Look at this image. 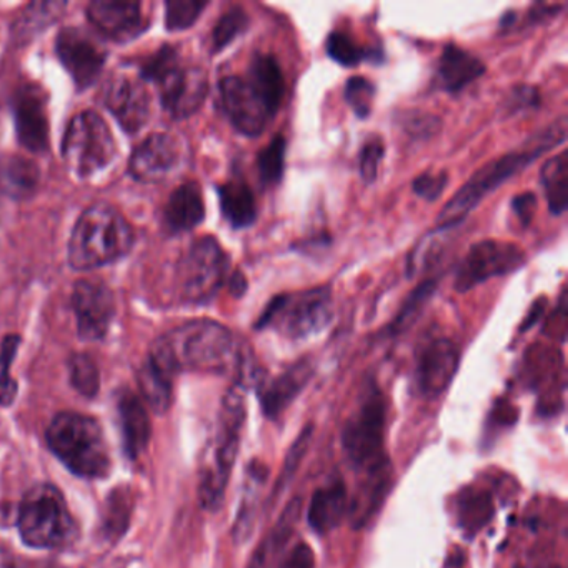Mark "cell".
<instances>
[{
	"instance_id": "obj_1",
	"label": "cell",
	"mask_w": 568,
	"mask_h": 568,
	"mask_svg": "<svg viewBox=\"0 0 568 568\" xmlns=\"http://www.w3.org/2000/svg\"><path fill=\"white\" fill-rule=\"evenodd\" d=\"M149 361L174 377L178 372H209L239 377L252 374L244 348L232 331L211 318L185 322L152 345Z\"/></svg>"
},
{
	"instance_id": "obj_2",
	"label": "cell",
	"mask_w": 568,
	"mask_h": 568,
	"mask_svg": "<svg viewBox=\"0 0 568 568\" xmlns=\"http://www.w3.org/2000/svg\"><path fill=\"white\" fill-rule=\"evenodd\" d=\"M565 141H567V119L560 118L534 138L528 139L521 149L507 152L481 165L444 205L435 222V234L460 225L488 194L497 191L505 182L520 174L528 165L534 164L541 155L564 144Z\"/></svg>"
},
{
	"instance_id": "obj_3",
	"label": "cell",
	"mask_w": 568,
	"mask_h": 568,
	"mask_svg": "<svg viewBox=\"0 0 568 568\" xmlns=\"http://www.w3.org/2000/svg\"><path fill=\"white\" fill-rule=\"evenodd\" d=\"M134 229L119 209L95 202L72 231L68 261L74 271H92L124 257L134 247Z\"/></svg>"
},
{
	"instance_id": "obj_4",
	"label": "cell",
	"mask_w": 568,
	"mask_h": 568,
	"mask_svg": "<svg viewBox=\"0 0 568 568\" xmlns=\"http://www.w3.org/2000/svg\"><path fill=\"white\" fill-rule=\"evenodd\" d=\"M49 448L74 475L104 478L111 471V454L95 418L75 412L55 415L49 425Z\"/></svg>"
},
{
	"instance_id": "obj_5",
	"label": "cell",
	"mask_w": 568,
	"mask_h": 568,
	"mask_svg": "<svg viewBox=\"0 0 568 568\" xmlns=\"http://www.w3.org/2000/svg\"><path fill=\"white\" fill-rule=\"evenodd\" d=\"M245 398L241 385H234L225 394L219 417L217 434L211 454L205 460L199 485V498L205 510H217L224 501L225 488L239 454L242 428L245 424Z\"/></svg>"
},
{
	"instance_id": "obj_6",
	"label": "cell",
	"mask_w": 568,
	"mask_h": 568,
	"mask_svg": "<svg viewBox=\"0 0 568 568\" xmlns=\"http://www.w3.org/2000/svg\"><path fill=\"white\" fill-rule=\"evenodd\" d=\"M332 285L275 295L255 322L257 331H272L291 341H305L324 332L334 321Z\"/></svg>"
},
{
	"instance_id": "obj_7",
	"label": "cell",
	"mask_w": 568,
	"mask_h": 568,
	"mask_svg": "<svg viewBox=\"0 0 568 568\" xmlns=\"http://www.w3.org/2000/svg\"><path fill=\"white\" fill-rule=\"evenodd\" d=\"M141 78L158 85L162 105L178 121L194 115L209 94L207 72L182 64L181 55L171 45L159 49L144 62Z\"/></svg>"
},
{
	"instance_id": "obj_8",
	"label": "cell",
	"mask_w": 568,
	"mask_h": 568,
	"mask_svg": "<svg viewBox=\"0 0 568 568\" xmlns=\"http://www.w3.org/2000/svg\"><path fill=\"white\" fill-rule=\"evenodd\" d=\"M22 540L32 548H59L75 535V521L54 485H38L22 498L18 511Z\"/></svg>"
},
{
	"instance_id": "obj_9",
	"label": "cell",
	"mask_w": 568,
	"mask_h": 568,
	"mask_svg": "<svg viewBox=\"0 0 568 568\" xmlns=\"http://www.w3.org/2000/svg\"><path fill=\"white\" fill-rule=\"evenodd\" d=\"M385 412L382 395L377 390L368 392L342 434L348 460L367 477L390 474L384 448Z\"/></svg>"
},
{
	"instance_id": "obj_10",
	"label": "cell",
	"mask_w": 568,
	"mask_h": 568,
	"mask_svg": "<svg viewBox=\"0 0 568 568\" xmlns=\"http://www.w3.org/2000/svg\"><path fill=\"white\" fill-rule=\"evenodd\" d=\"M62 155L72 174L91 178L112 164L118 144L101 115L81 112L72 119L62 141Z\"/></svg>"
},
{
	"instance_id": "obj_11",
	"label": "cell",
	"mask_w": 568,
	"mask_h": 568,
	"mask_svg": "<svg viewBox=\"0 0 568 568\" xmlns=\"http://www.w3.org/2000/svg\"><path fill=\"white\" fill-rule=\"evenodd\" d=\"M231 258L215 237H202L179 262L178 281L182 301L207 304L229 281Z\"/></svg>"
},
{
	"instance_id": "obj_12",
	"label": "cell",
	"mask_w": 568,
	"mask_h": 568,
	"mask_svg": "<svg viewBox=\"0 0 568 568\" xmlns=\"http://www.w3.org/2000/svg\"><path fill=\"white\" fill-rule=\"evenodd\" d=\"M527 264V255L511 242H477L468 248L455 271L454 288L458 294H467L471 288L495 277H505L520 271Z\"/></svg>"
},
{
	"instance_id": "obj_13",
	"label": "cell",
	"mask_w": 568,
	"mask_h": 568,
	"mask_svg": "<svg viewBox=\"0 0 568 568\" xmlns=\"http://www.w3.org/2000/svg\"><path fill=\"white\" fill-rule=\"evenodd\" d=\"M219 92L225 118L245 138H258L275 118L261 92L247 78L227 75L219 82Z\"/></svg>"
},
{
	"instance_id": "obj_14",
	"label": "cell",
	"mask_w": 568,
	"mask_h": 568,
	"mask_svg": "<svg viewBox=\"0 0 568 568\" xmlns=\"http://www.w3.org/2000/svg\"><path fill=\"white\" fill-rule=\"evenodd\" d=\"M72 307L82 341L95 342L105 337L115 315V297L104 282L79 281L72 294Z\"/></svg>"
},
{
	"instance_id": "obj_15",
	"label": "cell",
	"mask_w": 568,
	"mask_h": 568,
	"mask_svg": "<svg viewBox=\"0 0 568 568\" xmlns=\"http://www.w3.org/2000/svg\"><path fill=\"white\" fill-rule=\"evenodd\" d=\"M460 365V351L450 338H432L422 345L415 365V385L425 397H438L447 390Z\"/></svg>"
},
{
	"instance_id": "obj_16",
	"label": "cell",
	"mask_w": 568,
	"mask_h": 568,
	"mask_svg": "<svg viewBox=\"0 0 568 568\" xmlns=\"http://www.w3.org/2000/svg\"><path fill=\"white\" fill-rule=\"evenodd\" d=\"M105 105L125 132L141 131L151 115V98L144 79L125 72L115 74L105 89Z\"/></svg>"
},
{
	"instance_id": "obj_17",
	"label": "cell",
	"mask_w": 568,
	"mask_h": 568,
	"mask_svg": "<svg viewBox=\"0 0 568 568\" xmlns=\"http://www.w3.org/2000/svg\"><path fill=\"white\" fill-rule=\"evenodd\" d=\"M55 52L79 89L91 88L98 81L108 59L98 41L74 28L59 34Z\"/></svg>"
},
{
	"instance_id": "obj_18",
	"label": "cell",
	"mask_w": 568,
	"mask_h": 568,
	"mask_svg": "<svg viewBox=\"0 0 568 568\" xmlns=\"http://www.w3.org/2000/svg\"><path fill=\"white\" fill-rule=\"evenodd\" d=\"M182 161L181 141L171 134H152L145 139L129 162V171L142 184L165 181Z\"/></svg>"
},
{
	"instance_id": "obj_19",
	"label": "cell",
	"mask_w": 568,
	"mask_h": 568,
	"mask_svg": "<svg viewBox=\"0 0 568 568\" xmlns=\"http://www.w3.org/2000/svg\"><path fill=\"white\" fill-rule=\"evenodd\" d=\"M16 131L28 151L42 154L49 149L48 102L38 85H24L16 94Z\"/></svg>"
},
{
	"instance_id": "obj_20",
	"label": "cell",
	"mask_w": 568,
	"mask_h": 568,
	"mask_svg": "<svg viewBox=\"0 0 568 568\" xmlns=\"http://www.w3.org/2000/svg\"><path fill=\"white\" fill-rule=\"evenodd\" d=\"M89 21L105 38L125 42L144 31L141 4L124 0H95L88 8Z\"/></svg>"
},
{
	"instance_id": "obj_21",
	"label": "cell",
	"mask_w": 568,
	"mask_h": 568,
	"mask_svg": "<svg viewBox=\"0 0 568 568\" xmlns=\"http://www.w3.org/2000/svg\"><path fill=\"white\" fill-rule=\"evenodd\" d=\"M487 72L481 59L457 44H447L437 62V82L442 91L448 94L458 92L474 84Z\"/></svg>"
},
{
	"instance_id": "obj_22",
	"label": "cell",
	"mask_w": 568,
	"mask_h": 568,
	"mask_svg": "<svg viewBox=\"0 0 568 568\" xmlns=\"http://www.w3.org/2000/svg\"><path fill=\"white\" fill-rule=\"evenodd\" d=\"M118 412L125 454L135 460L151 440V422H149L148 410L138 394L124 388L118 395Z\"/></svg>"
},
{
	"instance_id": "obj_23",
	"label": "cell",
	"mask_w": 568,
	"mask_h": 568,
	"mask_svg": "<svg viewBox=\"0 0 568 568\" xmlns=\"http://www.w3.org/2000/svg\"><path fill=\"white\" fill-rule=\"evenodd\" d=\"M312 375H314V367L307 358L291 365L284 374L278 375L262 392L261 402L265 414L268 417L277 418L304 390L305 385L311 382Z\"/></svg>"
},
{
	"instance_id": "obj_24",
	"label": "cell",
	"mask_w": 568,
	"mask_h": 568,
	"mask_svg": "<svg viewBox=\"0 0 568 568\" xmlns=\"http://www.w3.org/2000/svg\"><path fill=\"white\" fill-rule=\"evenodd\" d=\"M204 195L197 182H185L175 189L164 209L165 225L172 232H189L204 222Z\"/></svg>"
},
{
	"instance_id": "obj_25",
	"label": "cell",
	"mask_w": 568,
	"mask_h": 568,
	"mask_svg": "<svg viewBox=\"0 0 568 568\" xmlns=\"http://www.w3.org/2000/svg\"><path fill=\"white\" fill-rule=\"evenodd\" d=\"M348 508H351V501H348L344 481H332L318 488L312 497L307 510L308 524L317 534H327L341 524Z\"/></svg>"
},
{
	"instance_id": "obj_26",
	"label": "cell",
	"mask_w": 568,
	"mask_h": 568,
	"mask_svg": "<svg viewBox=\"0 0 568 568\" xmlns=\"http://www.w3.org/2000/svg\"><path fill=\"white\" fill-rule=\"evenodd\" d=\"M217 192L222 215L234 231L252 227L257 222V202L251 185L244 179H231L219 185Z\"/></svg>"
},
{
	"instance_id": "obj_27",
	"label": "cell",
	"mask_w": 568,
	"mask_h": 568,
	"mask_svg": "<svg viewBox=\"0 0 568 568\" xmlns=\"http://www.w3.org/2000/svg\"><path fill=\"white\" fill-rule=\"evenodd\" d=\"M245 78L261 92L268 109L277 115L285 95V81L277 59L271 54H255Z\"/></svg>"
},
{
	"instance_id": "obj_28",
	"label": "cell",
	"mask_w": 568,
	"mask_h": 568,
	"mask_svg": "<svg viewBox=\"0 0 568 568\" xmlns=\"http://www.w3.org/2000/svg\"><path fill=\"white\" fill-rule=\"evenodd\" d=\"M39 184V168L22 158H8L0 162V191L12 199H28Z\"/></svg>"
},
{
	"instance_id": "obj_29",
	"label": "cell",
	"mask_w": 568,
	"mask_h": 568,
	"mask_svg": "<svg viewBox=\"0 0 568 568\" xmlns=\"http://www.w3.org/2000/svg\"><path fill=\"white\" fill-rule=\"evenodd\" d=\"M540 182L544 185L545 199L551 214H565L568 207V159L567 151H561L555 158L548 159L540 171Z\"/></svg>"
},
{
	"instance_id": "obj_30",
	"label": "cell",
	"mask_w": 568,
	"mask_h": 568,
	"mask_svg": "<svg viewBox=\"0 0 568 568\" xmlns=\"http://www.w3.org/2000/svg\"><path fill=\"white\" fill-rule=\"evenodd\" d=\"M327 55L342 68H357L362 62H381L384 61V52L382 49L365 48L354 41V38L342 31H334L328 34L325 42Z\"/></svg>"
},
{
	"instance_id": "obj_31",
	"label": "cell",
	"mask_w": 568,
	"mask_h": 568,
	"mask_svg": "<svg viewBox=\"0 0 568 568\" xmlns=\"http://www.w3.org/2000/svg\"><path fill=\"white\" fill-rule=\"evenodd\" d=\"M139 390L152 410L164 414L172 404V377L151 361H145L138 372Z\"/></svg>"
},
{
	"instance_id": "obj_32",
	"label": "cell",
	"mask_w": 568,
	"mask_h": 568,
	"mask_svg": "<svg viewBox=\"0 0 568 568\" xmlns=\"http://www.w3.org/2000/svg\"><path fill=\"white\" fill-rule=\"evenodd\" d=\"M64 8V2H36L29 6L12 29L16 41L29 42L42 29H48L52 22L58 21Z\"/></svg>"
},
{
	"instance_id": "obj_33",
	"label": "cell",
	"mask_w": 568,
	"mask_h": 568,
	"mask_svg": "<svg viewBox=\"0 0 568 568\" xmlns=\"http://www.w3.org/2000/svg\"><path fill=\"white\" fill-rule=\"evenodd\" d=\"M437 285V278H428V281L422 282L408 294L407 301L402 304L400 311L397 312L394 321L387 327L388 335L394 337V335L404 334L407 328L415 324L418 315L424 311L425 304L434 297Z\"/></svg>"
},
{
	"instance_id": "obj_34",
	"label": "cell",
	"mask_w": 568,
	"mask_h": 568,
	"mask_svg": "<svg viewBox=\"0 0 568 568\" xmlns=\"http://www.w3.org/2000/svg\"><path fill=\"white\" fill-rule=\"evenodd\" d=\"M285 155H287V139L282 134L274 135L272 141L258 152L257 172L264 187L281 184L285 172Z\"/></svg>"
},
{
	"instance_id": "obj_35",
	"label": "cell",
	"mask_w": 568,
	"mask_h": 568,
	"mask_svg": "<svg viewBox=\"0 0 568 568\" xmlns=\"http://www.w3.org/2000/svg\"><path fill=\"white\" fill-rule=\"evenodd\" d=\"M265 470L252 467L247 475V484H245L244 495H242L241 508H239L237 520L234 524V537L237 541H245L251 537L255 525V505H257L258 488L264 485Z\"/></svg>"
},
{
	"instance_id": "obj_36",
	"label": "cell",
	"mask_w": 568,
	"mask_h": 568,
	"mask_svg": "<svg viewBox=\"0 0 568 568\" xmlns=\"http://www.w3.org/2000/svg\"><path fill=\"white\" fill-rule=\"evenodd\" d=\"M251 26V16L242 6H232L219 19L212 32V51L221 52L227 49L235 39L247 32Z\"/></svg>"
},
{
	"instance_id": "obj_37",
	"label": "cell",
	"mask_w": 568,
	"mask_h": 568,
	"mask_svg": "<svg viewBox=\"0 0 568 568\" xmlns=\"http://www.w3.org/2000/svg\"><path fill=\"white\" fill-rule=\"evenodd\" d=\"M398 124L412 141H428L442 131L444 122L438 115L414 109V111L400 112Z\"/></svg>"
},
{
	"instance_id": "obj_38",
	"label": "cell",
	"mask_w": 568,
	"mask_h": 568,
	"mask_svg": "<svg viewBox=\"0 0 568 568\" xmlns=\"http://www.w3.org/2000/svg\"><path fill=\"white\" fill-rule=\"evenodd\" d=\"M71 382L75 390L84 397H95L101 387V377L95 362L89 355L75 354L69 361Z\"/></svg>"
},
{
	"instance_id": "obj_39",
	"label": "cell",
	"mask_w": 568,
	"mask_h": 568,
	"mask_svg": "<svg viewBox=\"0 0 568 568\" xmlns=\"http://www.w3.org/2000/svg\"><path fill=\"white\" fill-rule=\"evenodd\" d=\"M21 337L8 335L0 351V405L9 407L18 397V382L11 377V365L18 354Z\"/></svg>"
},
{
	"instance_id": "obj_40",
	"label": "cell",
	"mask_w": 568,
	"mask_h": 568,
	"mask_svg": "<svg viewBox=\"0 0 568 568\" xmlns=\"http://www.w3.org/2000/svg\"><path fill=\"white\" fill-rule=\"evenodd\" d=\"M375 95H377V85L362 75L351 78L345 84L344 99L351 105L354 114L358 119H367L374 109Z\"/></svg>"
},
{
	"instance_id": "obj_41",
	"label": "cell",
	"mask_w": 568,
	"mask_h": 568,
	"mask_svg": "<svg viewBox=\"0 0 568 568\" xmlns=\"http://www.w3.org/2000/svg\"><path fill=\"white\" fill-rule=\"evenodd\" d=\"M207 6L201 0H171L165 4V26L171 32L191 29Z\"/></svg>"
},
{
	"instance_id": "obj_42",
	"label": "cell",
	"mask_w": 568,
	"mask_h": 568,
	"mask_svg": "<svg viewBox=\"0 0 568 568\" xmlns=\"http://www.w3.org/2000/svg\"><path fill=\"white\" fill-rule=\"evenodd\" d=\"M385 155L384 139L378 135H372L362 145L358 152V172H361L362 181L365 184H374L378 178V169H381L382 159Z\"/></svg>"
},
{
	"instance_id": "obj_43",
	"label": "cell",
	"mask_w": 568,
	"mask_h": 568,
	"mask_svg": "<svg viewBox=\"0 0 568 568\" xmlns=\"http://www.w3.org/2000/svg\"><path fill=\"white\" fill-rule=\"evenodd\" d=\"M448 184V174L445 171L425 172L412 182V191L415 195L427 202H435L442 197Z\"/></svg>"
},
{
	"instance_id": "obj_44",
	"label": "cell",
	"mask_w": 568,
	"mask_h": 568,
	"mask_svg": "<svg viewBox=\"0 0 568 568\" xmlns=\"http://www.w3.org/2000/svg\"><path fill=\"white\" fill-rule=\"evenodd\" d=\"M541 104V94L535 85L518 84L508 92L505 109L508 114H518V112L538 109Z\"/></svg>"
},
{
	"instance_id": "obj_45",
	"label": "cell",
	"mask_w": 568,
	"mask_h": 568,
	"mask_svg": "<svg viewBox=\"0 0 568 568\" xmlns=\"http://www.w3.org/2000/svg\"><path fill=\"white\" fill-rule=\"evenodd\" d=\"M311 428L302 432L301 437L297 438L294 445H292L291 454H288L287 462H285L284 470H282L281 480L277 484V490L284 488V484L294 477L295 470H297L298 464L304 458L305 452H307L308 444H311Z\"/></svg>"
},
{
	"instance_id": "obj_46",
	"label": "cell",
	"mask_w": 568,
	"mask_h": 568,
	"mask_svg": "<svg viewBox=\"0 0 568 568\" xmlns=\"http://www.w3.org/2000/svg\"><path fill=\"white\" fill-rule=\"evenodd\" d=\"M277 568H315L314 551L307 544L294 545L284 558H278Z\"/></svg>"
},
{
	"instance_id": "obj_47",
	"label": "cell",
	"mask_w": 568,
	"mask_h": 568,
	"mask_svg": "<svg viewBox=\"0 0 568 568\" xmlns=\"http://www.w3.org/2000/svg\"><path fill=\"white\" fill-rule=\"evenodd\" d=\"M511 211L517 215L518 221L524 227H528L534 221L535 211H537V195L534 192H524L511 199Z\"/></svg>"
},
{
	"instance_id": "obj_48",
	"label": "cell",
	"mask_w": 568,
	"mask_h": 568,
	"mask_svg": "<svg viewBox=\"0 0 568 568\" xmlns=\"http://www.w3.org/2000/svg\"><path fill=\"white\" fill-rule=\"evenodd\" d=\"M247 278H245L241 271H235L231 278H229V288H231V294L234 297H242L247 292Z\"/></svg>"
},
{
	"instance_id": "obj_49",
	"label": "cell",
	"mask_w": 568,
	"mask_h": 568,
	"mask_svg": "<svg viewBox=\"0 0 568 568\" xmlns=\"http://www.w3.org/2000/svg\"><path fill=\"white\" fill-rule=\"evenodd\" d=\"M544 304L545 298L544 301H541L540 298V301H538L537 304L531 305L530 315H528V317L525 318L524 328H530L531 325H534L535 322H537L538 318H540V315L544 314L545 311Z\"/></svg>"
},
{
	"instance_id": "obj_50",
	"label": "cell",
	"mask_w": 568,
	"mask_h": 568,
	"mask_svg": "<svg viewBox=\"0 0 568 568\" xmlns=\"http://www.w3.org/2000/svg\"><path fill=\"white\" fill-rule=\"evenodd\" d=\"M0 568H28L24 565L19 564L16 558L9 557V555L0 554Z\"/></svg>"
},
{
	"instance_id": "obj_51",
	"label": "cell",
	"mask_w": 568,
	"mask_h": 568,
	"mask_svg": "<svg viewBox=\"0 0 568 568\" xmlns=\"http://www.w3.org/2000/svg\"><path fill=\"white\" fill-rule=\"evenodd\" d=\"M39 568H58V567H52V565H48V567H39Z\"/></svg>"
}]
</instances>
